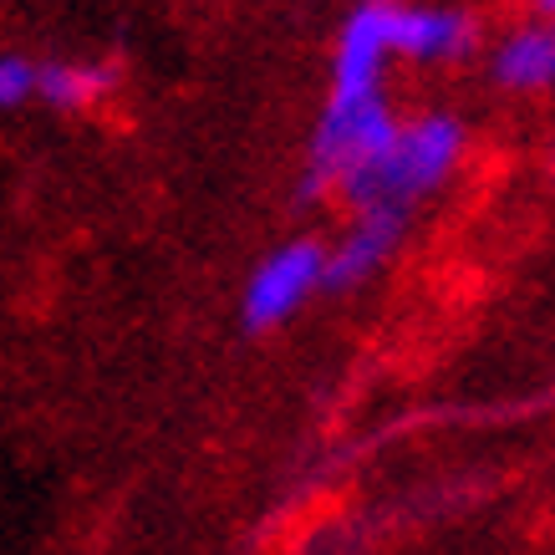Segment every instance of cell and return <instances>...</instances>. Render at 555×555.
Wrapping results in <instances>:
<instances>
[{
    "mask_svg": "<svg viewBox=\"0 0 555 555\" xmlns=\"http://www.w3.org/2000/svg\"><path fill=\"white\" fill-rule=\"evenodd\" d=\"M392 0H352L332 41V72H326V98L306 138V158L296 173V204L317 209L332 194L352 184L377 153L398 138L403 118L387 98V67L392 56Z\"/></svg>",
    "mask_w": 555,
    "mask_h": 555,
    "instance_id": "cell-1",
    "label": "cell"
},
{
    "mask_svg": "<svg viewBox=\"0 0 555 555\" xmlns=\"http://www.w3.org/2000/svg\"><path fill=\"white\" fill-rule=\"evenodd\" d=\"M392 56L408 67H459L479 51V16L438 0H392Z\"/></svg>",
    "mask_w": 555,
    "mask_h": 555,
    "instance_id": "cell-4",
    "label": "cell"
},
{
    "mask_svg": "<svg viewBox=\"0 0 555 555\" xmlns=\"http://www.w3.org/2000/svg\"><path fill=\"white\" fill-rule=\"evenodd\" d=\"M326 260H332V240L321 235H286L281 245H270L240 286V332L270 337L291 317H301L317 296H326Z\"/></svg>",
    "mask_w": 555,
    "mask_h": 555,
    "instance_id": "cell-3",
    "label": "cell"
},
{
    "mask_svg": "<svg viewBox=\"0 0 555 555\" xmlns=\"http://www.w3.org/2000/svg\"><path fill=\"white\" fill-rule=\"evenodd\" d=\"M464 149H469V122L459 113H449V107H423V113L403 118L398 138L387 143V153H377L337 199L352 215L357 209H403V215H418V204L434 199L438 189L454 179V169L464 164Z\"/></svg>",
    "mask_w": 555,
    "mask_h": 555,
    "instance_id": "cell-2",
    "label": "cell"
},
{
    "mask_svg": "<svg viewBox=\"0 0 555 555\" xmlns=\"http://www.w3.org/2000/svg\"><path fill=\"white\" fill-rule=\"evenodd\" d=\"M530 11H535V16H551V21H555V0H530Z\"/></svg>",
    "mask_w": 555,
    "mask_h": 555,
    "instance_id": "cell-9",
    "label": "cell"
},
{
    "mask_svg": "<svg viewBox=\"0 0 555 555\" xmlns=\"http://www.w3.org/2000/svg\"><path fill=\"white\" fill-rule=\"evenodd\" d=\"M36 87H41V56L31 51H0V107L16 113L21 102H36Z\"/></svg>",
    "mask_w": 555,
    "mask_h": 555,
    "instance_id": "cell-8",
    "label": "cell"
},
{
    "mask_svg": "<svg viewBox=\"0 0 555 555\" xmlns=\"http://www.w3.org/2000/svg\"><path fill=\"white\" fill-rule=\"evenodd\" d=\"M122 87L118 56H41V87L36 102H47L56 113H87L107 102Z\"/></svg>",
    "mask_w": 555,
    "mask_h": 555,
    "instance_id": "cell-7",
    "label": "cell"
},
{
    "mask_svg": "<svg viewBox=\"0 0 555 555\" xmlns=\"http://www.w3.org/2000/svg\"><path fill=\"white\" fill-rule=\"evenodd\" d=\"M489 87H500L509 98H545L555 92V21L525 16L509 31L494 36L485 56Z\"/></svg>",
    "mask_w": 555,
    "mask_h": 555,
    "instance_id": "cell-6",
    "label": "cell"
},
{
    "mask_svg": "<svg viewBox=\"0 0 555 555\" xmlns=\"http://www.w3.org/2000/svg\"><path fill=\"white\" fill-rule=\"evenodd\" d=\"M413 215L403 209H357L352 224L332 240V260H326V296H347L362 291L372 275H383V266L403 250Z\"/></svg>",
    "mask_w": 555,
    "mask_h": 555,
    "instance_id": "cell-5",
    "label": "cell"
}]
</instances>
